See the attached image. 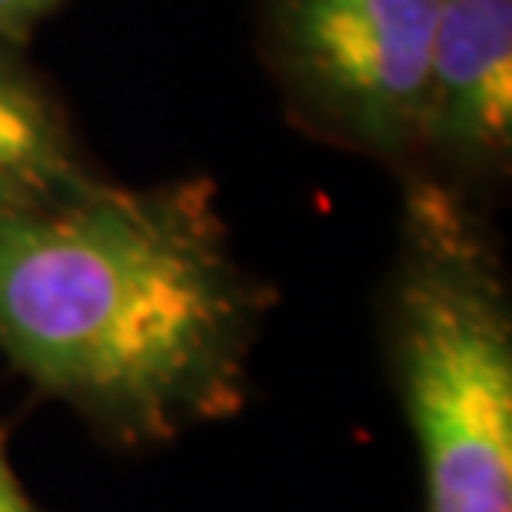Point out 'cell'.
Returning a JSON list of instances; mask_svg holds the SVG:
<instances>
[{"instance_id": "277c9868", "label": "cell", "mask_w": 512, "mask_h": 512, "mask_svg": "<svg viewBox=\"0 0 512 512\" xmlns=\"http://www.w3.org/2000/svg\"><path fill=\"white\" fill-rule=\"evenodd\" d=\"M512 147V0H436L419 150L496 173Z\"/></svg>"}, {"instance_id": "3957f363", "label": "cell", "mask_w": 512, "mask_h": 512, "mask_svg": "<svg viewBox=\"0 0 512 512\" xmlns=\"http://www.w3.org/2000/svg\"><path fill=\"white\" fill-rule=\"evenodd\" d=\"M436 0H270L290 94L336 140L383 160L423 143Z\"/></svg>"}, {"instance_id": "8992f818", "label": "cell", "mask_w": 512, "mask_h": 512, "mask_svg": "<svg viewBox=\"0 0 512 512\" xmlns=\"http://www.w3.org/2000/svg\"><path fill=\"white\" fill-rule=\"evenodd\" d=\"M64 0H0V40L20 44L44 14Z\"/></svg>"}, {"instance_id": "6da1fadb", "label": "cell", "mask_w": 512, "mask_h": 512, "mask_svg": "<svg viewBox=\"0 0 512 512\" xmlns=\"http://www.w3.org/2000/svg\"><path fill=\"white\" fill-rule=\"evenodd\" d=\"M263 310L210 180L90 177L0 217V353L124 446L237 413Z\"/></svg>"}, {"instance_id": "5b68a950", "label": "cell", "mask_w": 512, "mask_h": 512, "mask_svg": "<svg viewBox=\"0 0 512 512\" xmlns=\"http://www.w3.org/2000/svg\"><path fill=\"white\" fill-rule=\"evenodd\" d=\"M90 177L64 114L17 57V44L0 40V217L44 207Z\"/></svg>"}, {"instance_id": "52a82bcc", "label": "cell", "mask_w": 512, "mask_h": 512, "mask_svg": "<svg viewBox=\"0 0 512 512\" xmlns=\"http://www.w3.org/2000/svg\"><path fill=\"white\" fill-rule=\"evenodd\" d=\"M0 512H40L34 499L27 496L24 483L17 479L14 466H10L4 433H0Z\"/></svg>"}, {"instance_id": "7a4b0ae2", "label": "cell", "mask_w": 512, "mask_h": 512, "mask_svg": "<svg viewBox=\"0 0 512 512\" xmlns=\"http://www.w3.org/2000/svg\"><path fill=\"white\" fill-rule=\"evenodd\" d=\"M389 356L426 512H512V306L493 243L443 183L406 187Z\"/></svg>"}]
</instances>
